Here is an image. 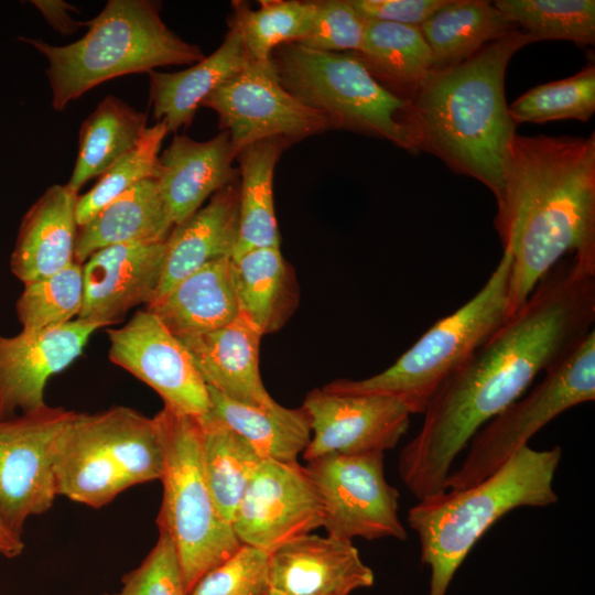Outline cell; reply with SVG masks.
<instances>
[{
    "label": "cell",
    "mask_w": 595,
    "mask_h": 595,
    "mask_svg": "<svg viewBox=\"0 0 595 595\" xmlns=\"http://www.w3.org/2000/svg\"><path fill=\"white\" fill-rule=\"evenodd\" d=\"M595 266L561 260L527 301L440 387L398 472L418 500L446 490L457 455L594 329Z\"/></svg>",
    "instance_id": "cell-1"
},
{
    "label": "cell",
    "mask_w": 595,
    "mask_h": 595,
    "mask_svg": "<svg viewBox=\"0 0 595 595\" xmlns=\"http://www.w3.org/2000/svg\"><path fill=\"white\" fill-rule=\"evenodd\" d=\"M495 226L511 258L510 316L565 255L595 266L594 133H516Z\"/></svg>",
    "instance_id": "cell-2"
},
{
    "label": "cell",
    "mask_w": 595,
    "mask_h": 595,
    "mask_svg": "<svg viewBox=\"0 0 595 595\" xmlns=\"http://www.w3.org/2000/svg\"><path fill=\"white\" fill-rule=\"evenodd\" d=\"M531 42L516 29L466 61L432 72L410 99L408 123L419 151L482 182L496 202L517 126L505 98V74L513 54Z\"/></svg>",
    "instance_id": "cell-3"
},
{
    "label": "cell",
    "mask_w": 595,
    "mask_h": 595,
    "mask_svg": "<svg viewBox=\"0 0 595 595\" xmlns=\"http://www.w3.org/2000/svg\"><path fill=\"white\" fill-rule=\"evenodd\" d=\"M561 457L558 445L548 450L526 445L478 484L446 489L410 508L407 520L418 533L421 561L431 573L428 595H446L473 547L507 512L558 502L553 480Z\"/></svg>",
    "instance_id": "cell-4"
},
{
    "label": "cell",
    "mask_w": 595,
    "mask_h": 595,
    "mask_svg": "<svg viewBox=\"0 0 595 595\" xmlns=\"http://www.w3.org/2000/svg\"><path fill=\"white\" fill-rule=\"evenodd\" d=\"M160 9L159 2L150 0H109L97 17L85 22V35L71 44L56 46L21 37L47 61L53 108L62 111L116 77L203 60L202 48L169 29Z\"/></svg>",
    "instance_id": "cell-5"
},
{
    "label": "cell",
    "mask_w": 595,
    "mask_h": 595,
    "mask_svg": "<svg viewBox=\"0 0 595 595\" xmlns=\"http://www.w3.org/2000/svg\"><path fill=\"white\" fill-rule=\"evenodd\" d=\"M511 258L502 250L480 290L435 322L383 371L360 380L337 379L325 389L390 397L411 414L424 412L440 387L508 320Z\"/></svg>",
    "instance_id": "cell-6"
},
{
    "label": "cell",
    "mask_w": 595,
    "mask_h": 595,
    "mask_svg": "<svg viewBox=\"0 0 595 595\" xmlns=\"http://www.w3.org/2000/svg\"><path fill=\"white\" fill-rule=\"evenodd\" d=\"M153 419L164 454L160 478L163 495L156 524L175 547L188 594L205 573L242 544L231 523L219 513L207 485L198 418L163 407Z\"/></svg>",
    "instance_id": "cell-7"
},
{
    "label": "cell",
    "mask_w": 595,
    "mask_h": 595,
    "mask_svg": "<svg viewBox=\"0 0 595 595\" xmlns=\"http://www.w3.org/2000/svg\"><path fill=\"white\" fill-rule=\"evenodd\" d=\"M272 60L282 86L326 115L332 129L382 138L419 152L408 123L410 100L379 84L353 52H322L288 43L273 51Z\"/></svg>",
    "instance_id": "cell-8"
},
{
    "label": "cell",
    "mask_w": 595,
    "mask_h": 595,
    "mask_svg": "<svg viewBox=\"0 0 595 595\" xmlns=\"http://www.w3.org/2000/svg\"><path fill=\"white\" fill-rule=\"evenodd\" d=\"M594 399L592 329L567 356L545 371L527 396L513 401L473 435L466 457L446 479V489L461 490L484 480L558 415Z\"/></svg>",
    "instance_id": "cell-9"
},
{
    "label": "cell",
    "mask_w": 595,
    "mask_h": 595,
    "mask_svg": "<svg viewBox=\"0 0 595 595\" xmlns=\"http://www.w3.org/2000/svg\"><path fill=\"white\" fill-rule=\"evenodd\" d=\"M320 497L327 534L405 540L399 517V491L385 477L383 453L332 454L304 466Z\"/></svg>",
    "instance_id": "cell-10"
},
{
    "label": "cell",
    "mask_w": 595,
    "mask_h": 595,
    "mask_svg": "<svg viewBox=\"0 0 595 595\" xmlns=\"http://www.w3.org/2000/svg\"><path fill=\"white\" fill-rule=\"evenodd\" d=\"M218 116L237 155L247 145L279 138L291 145L332 129L326 115L291 95L280 83L273 60H251L201 104Z\"/></svg>",
    "instance_id": "cell-11"
},
{
    "label": "cell",
    "mask_w": 595,
    "mask_h": 595,
    "mask_svg": "<svg viewBox=\"0 0 595 595\" xmlns=\"http://www.w3.org/2000/svg\"><path fill=\"white\" fill-rule=\"evenodd\" d=\"M74 411L47 404L0 420V520L22 536L55 500L53 445Z\"/></svg>",
    "instance_id": "cell-12"
},
{
    "label": "cell",
    "mask_w": 595,
    "mask_h": 595,
    "mask_svg": "<svg viewBox=\"0 0 595 595\" xmlns=\"http://www.w3.org/2000/svg\"><path fill=\"white\" fill-rule=\"evenodd\" d=\"M231 526L241 544L269 554L323 527L317 491L298 462L262 459L235 511Z\"/></svg>",
    "instance_id": "cell-13"
},
{
    "label": "cell",
    "mask_w": 595,
    "mask_h": 595,
    "mask_svg": "<svg viewBox=\"0 0 595 595\" xmlns=\"http://www.w3.org/2000/svg\"><path fill=\"white\" fill-rule=\"evenodd\" d=\"M106 333L109 359L151 387L164 407L196 418L209 411L207 386L191 355L156 315L139 310Z\"/></svg>",
    "instance_id": "cell-14"
},
{
    "label": "cell",
    "mask_w": 595,
    "mask_h": 595,
    "mask_svg": "<svg viewBox=\"0 0 595 595\" xmlns=\"http://www.w3.org/2000/svg\"><path fill=\"white\" fill-rule=\"evenodd\" d=\"M311 426L303 457L355 455L393 448L407 432L411 413L397 399L325 389L310 391L302 404Z\"/></svg>",
    "instance_id": "cell-15"
},
{
    "label": "cell",
    "mask_w": 595,
    "mask_h": 595,
    "mask_svg": "<svg viewBox=\"0 0 595 595\" xmlns=\"http://www.w3.org/2000/svg\"><path fill=\"white\" fill-rule=\"evenodd\" d=\"M99 328L76 318L36 332L0 334V420L45 405L47 380L77 359Z\"/></svg>",
    "instance_id": "cell-16"
},
{
    "label": "cell",
    "mask_w": 595,
    "mask_h": 595,
    "mask_svg": "<svg viewBox=\"0 0 595 595\" xmlns=\"http://www.w3.org/2000/svg\"><path fill=\"white\" fill-rule=\"evenodd\" d=\"M165 241L115 245L91 255L83 263L84 302L77 318L104 327L137 305H150L163 273Z\"/></svg>",
    "instance_id": "cell-17"
},
{
    "label": "cell",
    "mask_w": 595,
    "mask_h": 595,
    "mask_svg": "<svg viewBox=\"0 0 595 595\" xmlns=\"http://www.w3.org/2000/svg\"><path fill=\"white\" fill-rule=\"evenodd\" d=\"M52 461L56 495L78 504L100 508L131 487L101 411H74L55 439Z\"/></svg>",
    "instance_id": "cell-18"
},
{
    "label": "cell",
    "mask_w": 595,
    "mask_h": 595,
    "mask_svg": "<svg viewBox=\"0 0 595 595\" xmlns=\"http://www.w3.org/2000/svg\"><path fill=\"white\" fill-rule=\"evenodd\" d=\"M374 581L353 541L309 533L270 553L267 595H349Z\"/></svg>",
    "instance_id": "cell-19"
},
{
    "label": "cell",
    "mask_w": 595,
    "mask_h": 595,
    "mask_svg": "<svg viewBox=\"0 0 595 595\" xmlns=\"http://www.w3.org/2000/svg\"><path fill=\"white\" fill-rule=\"evenodd\" d=\"M236 154L227 131L207 141L176 134L159 154L154 181L169 216L177 226L216 192L239 180Z\"/></svg>",
    "instance_id": "cell-20"
},
{
    "label": "cell",
    "mask_w": 595,
    "mask_h": 595,
    "mask_svg": "<svg viewBox=\"0 0 595 595\" xmlns=\"http://www.w3.org/2000/svg\"><path fill=\"white\" fill-rule=\"evenodd\" d=\"M262 332L244 314L218 329L178 338L207 387L240 403L274 409L259 371Z\"/></svg>",
    "instance_id": "cell-21"
},
{
    "label": "cell",
    "mask_w": 595,
    "mask_h": 595,
    "mask_svg": "<svg viewBox=\"0 0 595 595\" xmlns=\"http://www.w3.org/2000/svg\"><path fill=\"white\" fill-rule=\"evenodd\" d=\"M238 237L239 180L216 192L204 207L172 229L153 302L202 267L232 258Z\"/></svg>",
    "instance_id": "cell-22"
},
{
    "label": "cell",
    "mask_w": 595,
    "mask_h": 595,
    "mask_svg": "<svg viewBox=\"0 0 595 595\" xmlns=\"http://www.w3.org/2000/svg\"><path fill=\"white\" fill-rule=\"evenodd\" d=\"M77 196L66 185L55 184L24 214L10 258L11 272L23 284L75 261Z\"/></svg>",
    "instance_id": "cell-23"
},
{
    "label": "cell",
    "mask_w": 595,
    "mask_h": 595,
    "mask_svg": "<svg viewBox=\"0 0 595 595\" xmlns=\"http://www.w3.org/2000/svg\"><path fill=\"white\" fill-rule=\"evenodd\" d=\"M251 61L239 33L228 28L210 55L180 72L149 73L153 116L169 132L188 127L203 100Z\"/></svg>",
    "instance_id": "cell-24"
},
{
    "label": "cell",
    "mask_w": 595,
    "mask_h": 595,
    "mask_svg": "<svg viewBox=\"0 0 595 595\" xmlns=\"http://www.w3.org/2000/svg\"><path fill=\"white\" fill-rule=\"evenodd\" d=\"M147 310L177 338L228 325L239 314L231 258L210 262L188 274Z\"/></svg>",
    "instance_id": "cell-25"
},
{
    "label": "cell",
    "mask_w": 595,
    "mask_h": 595,
    "mask_svg": "<svg viewBox=\"0 0 595 595\" xmlns=\"http://www.w3.org/2000/svg\"><path fill=\"white\" fill-rule=\"evenodd\" d=\"M173 228L154 178L141 181L78 227L75 262L109 246L164 241Z\"/></svg>",
    "instance_id": "cell-26"
},
{
    "label": "cell",
    "mask_w": 595,
    "mask_h": 595,
    "mask_svg": "<svg viewBox=\"0 0 595 595\" xmlns=\"http://www.w3.org/2000/svg\"><path fill=\"white\" fill-rule=\"evenodd\" d=\"M239 312L262 334L279 331L299 304V285L280 247L256 248L231 259Z\"/></svg>",
    "instance_id": "cell-27"
},
{
    "label": "cell",
    "mask_w": 595,
    "mask_h": 595,
    "mask_svg": "<svg viewBox=\"0 0 595 595\" xmlns=\"http://www.w3.org/2000/svg\"><path fill=\"white\" fill-rule=\"evenodd\" d=\"M353 53L379 84L407 100L433 71L431 50L419 26L366 21L361 48Z\"/></svg>",
    "instance_id": "cell-28"
},
{
    "label": "cell",
    "mask_w": 595,
    "mask_h": 595,
    "mask_svg": "<svg viewBox=\"0 0 595 595\" xmlns=\"http://www.w3.org/2000/svg\"><path fill=\"white\" fill-rule=\"evenodd\" d=\"M291 144L279 138L253 142L236 155L239 163V237L231 259L256 248L280 247L273 174Z\"/></svg>",
    "instance_id": "cell-29"
},
{
    "label": "cell",
    "mask_w": 595,
    "mask_h": 595,
    "mask_svg": "<svg viewBox=\"0 0 595 595\" xmlns=\"http://www.w3.org/2000/svg\"><path fill=\"white\" fill-rule=\"evenodd\" d=\"M209 411L246 440L262 459L298 462L311 440L309 416L303 409H289L279 404L262 409L231 400L207 387Z\"/></svg>",
    "instance_id": "cell-30"
},
{
    "label": "cell",
    "mask_w": 595,
    "mask_h": 595,
    "mask_svg": "<svg viewBox=\"0 0 595 595\" xmlns=\"http://www.w3.org/2000/svg\"><path fill=\"white\" fill-rule=\"evenodd\" d=\"M518 29L490 1L450 0L420 25L433 71L459 64L487 44Z\"/></svg>",
    "instance_id": "cell-31"
},
{
    "label": "cell",
    "mask_w": 595,
    "mask_h": 595,
    "mask_svg": "<svg viewBox=\"0 0 595 595\" xmlns=\"http://www.w3.org/2000/svg\"><path fill=\"white\" fill-rule=\"evenodd\" d=\"M147 115L115 96H106L82 123L78 154L66 187L77 194L132 150L147 130Z\"/></svg>",
    "instance_id": "cell-32"
},
{
    "label": "cell",
    "mask_w": 595,
    "mask_h": 595,
    "mask_svg": "<svg viewBox=\"0 0 595 595\" xmlns=\"http://www.w3.org/2000/svg\"><path fill=\"white\" fill-rule=\"evenodd\" d=\"M198 421L205 478L219 513L231 523L262 458L246 440L219 420L205 414Z\"/></svg>",
    "instance_id": "cell-33"
},
{
    "label": "cell",
    "mask_w": 595,
    "mask_h": 595,
    "mask_svg": "<svg viewBox=\"0 0 595 595\" xmlns=\"http://www.w3.org/2000/svg\"><path fill=\"white\" fill-rule=\"evenodd\" d=\"M258 9L232 1L228 28L237 31L251 60L272 58L275 48L299 43L307 33L314 14V0H261Z\"/></svg>",
    "instance_id": "cell-34"
},
{
    "label": "cell",
    "mask_w": 595,
    "mask_h": 595,
    "mask_svg": "<svg viewBox=\"0 0 595 595\" xmlns=\"http://www.w3.org/2000/svg\"><path fill=\"white\" fill-rule=\"evenodd\" d=\"M494 6L536 41L595 42L594 0H497Z\"/></svg>",
    "instance_id": "cell-35"
},
{
    "label": "cell",
    "mask_w": 595,
    "mask_h": 595,
    "mask_svg": "<svg viewBox=\"0 0 595 595\" xmlns=\"http://www.w3.org/2000/svg\"><path fill=\"white\" fill-rule=\"evenodd\" d=\"M84 302L83 264L73 262L50 275L24 283L15 303L22 329L63 325L79 315Z\"/></svg>",
    "instance_id": "cell-36"
},
{
    "label": "cell",
    "mask_w": 595,
    "mask_h": 595,
    "mask_svg": "<svg viewBox=\"0 0 595 595\" xmlns=\"http://www.w3.org/2000/svg\"><path fill=\"white\" fill-rule=\"evenodd\" d=\"M508 108L516 125L563 119L587 121L595 111V67L589 64L571 77L539 85Z\"/></svg>",
    "instance_id": "cell-37"
},
{
    "label": "cell",
    "mask_w": 595,
    "mask_h": 595,
    "mask_svg": "<svg viewBox=\"0 0 595 595\" xmlns=\"http://www.w3.org/2000/svg\"><path fill=\"white\" fill-rule=\"evenodd\" d=\"M166 125L158 121L148 127L139 143L115 162L91 190L77 196L75 214L78 227L90 220L108 203L148 178H154Z\"/></svg>",
    "instance_id": "cell-38"
},
{
    "label": "cell",
    "mask_w": 595,
    "mask_h": 595,
    "mask_svg": "<svg viewBox=\"0 0 595 595\" xmlns=\"http://www.w3.org/2000/svg\"><path fill=\"white\" fill-rule=\"evenodd\" d=\"M269 555L263 550L242 544L205 573L187 595H267Z\"/></svg>",
    "instance_id": "cell-39"
},
{
    "label": "cell",
    "mask_w": 595,
    "mask_h": 595,
    "mask_svg": "<svg viewBox=\"0 0 595 595\" xmlns=\"http://www.w3.org/2000/svg\"><path fill=\"white\" fill-rule=\"evenodd\" d=\"M365 29L366 20L349 0H314L311 26L298 44L322 52H358Z\"/></svg>",
    "instance_id": "cell-40"
},
{
    "label": "cell",
    "mask_w": 595,
    "mask_h": 595,
    "mask_svg": "<svg viewBox=\"0 0 595 595\" xmlns=\"http://www.w3.org/2000/svg\"><path fill=\"white\" fill-rule=\"evenodd\" d=\"M121 581L119 592L104 595H187L175 547L164 531H159L144 560Z\"/></svg>",
    "instance_id": "cell-41"
},
{
    "label": "cell",
    "mask_w": 595,
    "mask_h": 595,
    "mask_svg": "<svg viewBox=\"0 0 595 595\" xmlns=\"http://www.w3.org/2000/svg\"><path fill=\"white\" fill-rule=\"evenodd\" d=\"M366 21L419 26L450 0H349Z\"/></svg>",
    "instance_id": "cell-42"
},
{
    "label": "cell",
    "mask_w": 595,
    "mask_h": 595,
    "mask_svg": "<svg viewBox=\"0 0 595 595\" xmlns=\"http://www.w3.org/2000/svg\"><path fill=\"white\" fill-rule=\"evenodd\" d=\"M31 3L42 13L47 23L58 33L69 35L76 32L85 22L75 21L71 12L77 9L62 0H33Z\"/></svg>",
    "instance_id": "cell-43"
},
{
    "label": "cell",
    "mask_w": 595,
    "mask_h": 595,
    "mask_svg": "<svg viewBox=\"0 0 595 595\" xmlns=\"http://www.w3.org/2000/svg\"><path fill=\"white\" fill-rule=\"evenodd\" d=\"M24 548L22 536L12 531L0 520V555L14 559L23 553Z\"/></svg>",
    "instance_id": "cell-44"
},
{
    "label": "cell",
    "mask_w": 595,
    "mask_h": 595,
    "mask_svg": "<svg viewBox=\"0 0 595 595\" xmlns=\"http://www.w3.org/2000/svg\"><path fill=\"white\" fill-rule=\"evenodd\" d=\"M0 595H4V594H0Z\"/></svg>",
    "instance_id": "cell-45"
}]
</instances>
